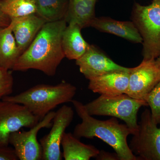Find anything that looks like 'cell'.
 Masks as SVG:
<instances>
[{"label":"cell","instance_id":"cell-11","mask_svg":"<svg viewBox=\"0 0 160 160\" xmlns=\"http://www.w3.org/2000/svg\"><path fill=\"white\" fill-rule=\"evenodd\" d=\"M76 64L79 68L80 72L89 80L112 72H129L130 70V68L117 64L98 48L92 45L81 57L76 60Z\"/></svg>","mask_w":160,"mask_h":160},{"label":"cell","instance_id":"cell-23","mask_svg":"<svg viewBox=\"0 0 160 160\" xmlns=\"http://www.w3.org/2000/svg\"><path fill=\"white\" fill-rule=\"evenodd\" d=\"M19 160L14 148L6 147H0V160Z\"/></svg>","mask_w":160,"mask_h":160},{"label":"cell","instance_id":"cell-21","mask_svg":"<svg viewBox=\"0 0 160 160\" xmlns=\"http://www.w3.org/2000/svg\"><path fill=\"white\" fill-rule=\"evenodd\" d=\"M150 108L152 117L157 125L160 124V81L144 98Z\"/></svg>","mask_w":160,"mask_h":160},{"label":"cell","instance_id":"cell-4","mask_svg":"<svg viewBox=\"0 0 160 160\" xmlns=\"http://www.w3.org/2000/svg\"><path fill=\"white\" fill-rule=\"evenodd\" d=\"M132 22L142 38L143 59H156L160 55V0L142 6L135 3Z\"/></svg>","mask_w":160,"mask_h":160},{"label":"cell","instance_id":"cell-3","mask_svg":"<svg viewBox=\"0 0 160 160\" xmlns=\"http://www.w3.org/2000/svg\"><path fill=\"white\" fill-rule=\"evenodd\" d=\"M76 87L63 81L56 85L38 84L15 96H6L3 101L25 106L41 121L58 106L69 102L77 92Z\"/></svg>","mask_w":160,"mask_h":160},{"label":"cell","instance_id":"cell-10","mask_svg":"<svg viewBox=\"0 0 160 160\" xmlns=\"http://www.w3.org/2000/svg\"><path fill=\"white\" fill-rule=\"evenodd\" d=\"M160 81V69L155 59L143 60L138 66L130 68L126 94L133 98L144 100Z\"/></svg>","mask_w":160,"mask_h":160},{"label":"cell","instance_id":"cell-19","mask_svg":"<svg viewBox=\"0 0 160 160\" xmlns=\"http://www.w3.org/2000/svg\"><path fill=\"white\" fill-rule=\"evenodd\" d=\"M36 14L46 22L65 19L68 7V0H35Z\"/></svg>","mask_w":160,"mask_h":160},{"label":"cell","instance_id":"cell-15","mask_svg":"<svg viewBox=\"0 0 160 160\" xmlns=\"http://www.w3.org/2000/svg\"><path fill=\"white\" fill-rule=\"evenodd\" d=\"M82 29L78 24L70 23L63 32L62 46L65 57L69 60L79 58L90 46L83 38Z\"/></svg>","mask_w":160,"mask_h":160},{"label":"cell","instance_id":"cell-9","mask_svg":"<svg viewBox=\"0 0 160 160\" xmlns=\"http://www.w3.org/2000/svg\"><path fill=\"white\" fill-rule=\"evenodd\" d=\"M74 111L70 106L63 105L56 112L51 129L48 134L40 139L42 150V160H62L61 146L63 135L70 125Z\"/></svg>","mask_w":160,"mask_h":160},{"label":"cell","instance_id":"cell-8","mask_svg":"<svg viewBox=\"0 0 160 160\" xmlns=\"http://www.w3.org/2000/svg\"><path fill=\"white\" fill-rule=\"evenodd\" d=\"M55 113L50 112L28 131L20 130L10 135L9 144L13 146L19 160H42V150L37 139L38 133L43 128L51 127Z\"/></svg>","mask_w":160,"mask_h":160},{"label":"cell","instance_id":"cell-13","mask_svg":"<svg viewBox=\"0 0 160 160\" xmlns=\"http://www.w3.org/2000/svg\"><path fill=\"white\" fill-rule=\"evenodd\" d=\"M12 32L21 54L28 48L46 22L37 14L11 19Z\"/></svg>","mask_w":160,"mask_h":160},{"label":"cell","instance_id":"cell-14","mask_svg":"<svg viewBox=\"0 0 160 160\" xmlns=\"http://www.w3.org/2000/svg\"><path fill=\"white\" fill-rule=\"evenodd\" d=\"M90 26L102 32L115 35L132 42L142 43L139 32L132 22L117 21L105 17H96Z\"/></svg>","mask_w":160,"mask_h":160},{"label":"cell","instance_id":"cell-12","mask_svg":"<svg viewBox=\"0 0 160 160\" xmlns=\"http://www.w3.org/2000/svg\"><path fill=\"white\" fill-rule=\"evenodd\" d=\"M129 71L112 72L92 78L89 80L88 89L101 95L114 96L126 93Z\"/></svg>","mask_w":160,"mask_h":160},{"label":"cell","instance_id":"cell-1","mask_svg":"<svg viewBox=\"0 0 160 160\" xmlns=\"http://www.w3.org/2000/svg\"><path fill=\"white\" fill-rule=\"evenodd\" d=\"M66 19L46 23L29 47L21 54L12 70L25 72L39 70L48 76H54L65 57L62 37Z\"/></svg>","mask_w":160,"mask_h":160},{"label":"cell","instance_id":"cell-18","mask_svg":"<svg viewBox=\"0 0 160 160\" xmlns=\"http://www.w3.org/2000/svg\"><path fill=\"white\" fill-rule=\"evenodd\" d=\"M12 32V24L0 27V66L12 69L21 55Z\"/></svg>","mask_w":160,"mask_h":160},{"label":"cell","instance_id":"cell-7","mask_svg":"<svg viewBox=\"0 0 160 160\" xmlns=\"http://www.w3.org/2000/svg\"><path fill=\"white\" fill-rule=\"evenodd\" d=\"M39 121L23 105L0 101V147L9 146L12 133L24 127L31 128Z\"/></svg>","mask_w":160,"mask_h":160},{"label":"cell","instance_id":"cell-25","mask_svg":"<svg viewBox=\"0 0 160 160\" xmlns=\"http://www.w3.org/2000/svg\"><path fill=\"white\" fill-rule=\"evenodd\" d=\"M11 22V19L5 14L0 9V27L9 26Z\"/></svg>","mask_w":160,"mask_h":160},{"label":"cell","instance_id":"cell-24","mask_svg":"<svg viewBox=\"0 0 160 160\" xmlns=\"http://www.w3.org/2000/svg\"><path fill=\"white\" fill-rule=\"evenodd\" d=\"M95 158L97 160H119L118 155L115 152L112 153L104 150L100 151Z\"/></svg>","mask_w":160,"mask_h":160},{"label":"cell","instance_id":"cell-5","mask_svg":"<svg viewBox=\"0 0 160 160\" xmlns=\"http://www.w3.org/2000/svg\"><path fill=\"white\" fill-rule=\"evenodd\" d=\"M84 105L92 116H110L122 120L133 133L138 127V111L142 106H148L145 100L133 98L126 93L114 96L101 95Z\"/></svg>","mask_w":160,"mask_h":160},{"label":"cell","instance_id":"cell-26","mask_svg":"<svg viewBox=\"0 0 160 160\" xmlns=\"http://www.w3.org/2000/svg\"><path fill=\"white\" fill-rule=\"evenodd\" d=\"M156 63L158 66V67L160 69V55L155 59Z\"/></svg>","mask_w":160,"mask_h":160},{"label":"cell","instance_id":"cell-2","mask_svg":"<svg viewBox=\"0 0 160 160\" xmlns=\"http://www.w3.org/2000/svg\"><path fill=\"white\" fill-rule=\"evenodd\" d=\"M82 122L76 126L73 134L75 137L93 138H97L114 149L119 160H138L127 142V138L133 131L126 124H120L117 118L112 117L102 121L95 118L87 112L85 105L80 101H71Z\"/></svg>","mask_w":160,"mask_h":160},{"label":"cell","instance_id":"cell-20","mask_svg":"<svg viewBox=\"0 0 160 160\" xmlns=\"http://www.w3.org/2000/svg\"><path fill=\"white\" fill-rule=\"evenodd\" d=\"M0 9L10 19L36 14L35 0H0Z\"/></svg>","mask_w":160,"mask_h":160},{"label":"cell","instance_id":"cell-17","mask_svg":"<svg viewBox=\"0 0 160 160\" xmlns=\"http://www.w3.org/2000/svg\"><path fill=\"white\" fill-rule=\"evenodd\" d=\"M61 146L65 160H89L95 158L100 151L94 146L82 142L71 132L64 133Z\"/></svg>","mask_w":160,"mask_h":160},{"label":"cell","instance_id":"cell-16","mask_svg":"<svg viewBox=\"0 0 160 160\" xmlns=\"http://www.w3.org/2000/svg\"><path fill=\"white\" fill-rule=\"evenodd\" d=\"M97 0H68L66 19L68 24L76 23L82 29L89 27L96 18L95 8Z\"/></svg>","mask_w":160,"mask_h":160},{"label":"cell","instance_id":"cell-22","mask_svg":"<svg viewBox=\"0 0 160 160\" xmlns=\"http://www.w3.org/2000/svg\"><path fill=\"white\" fill-rule=\"evenodd\" d=\"M13 84L11 72L0 66V99L12 93Z\"/></svg>","mask_w":160,"mask_h":160},{"label":"cell","instance_id":"cell-6","mask_svg":"<svg viewBox=\"0 0 160 160\" xmlns=\"http://www.w3.org/2000/svg\"><path fill=\"white\" fill-rule=\"evenodd\" d=\"M158 125L150 110L145 109L129 145L138 160H160V128Z\"/></svg>","mask_w":160,"mask_h":160}]
</instances>
